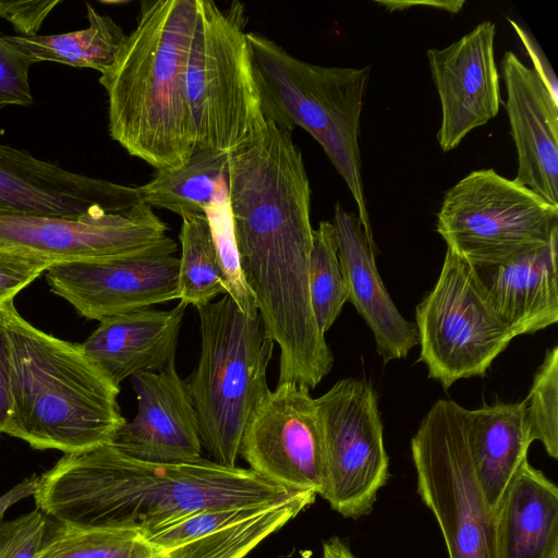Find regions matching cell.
Returning <instances> with one entry per match:
<instances>
[{
	"label": "cell",
	"instance_id": "cell-1",
	"mask_svg": "<svg viewBox=\"0 0 558 558\" xmlns=\"http://www.w3.org/2000/svg\"><path fill=\"white\" fill-rule=\"evenodd\" d=\"M294 492L251 469L202 457L183 463L146 462L108 442L64 453L38 477L33 496L37 509L63 525L145 533L194 511L264 504Z\"/></svg>",
	"mask_w": 558,
	"mask_h": 558
},
{
	"label": "cell",
	"instance_id": "cell-2",
	"mask_svg": "<svg viewBox=\"0 0 558 558\" xmlns=\"http://www.w3.org/2000/svg\"><path fill=\"white\" fill-rule=\"evenodd\" d=\"M196 19V0L142 1L136 26L99 77L110 136L157 170L182 166L195 149L186 70Z\"/></svg>",
	"mask_w": 558,
	"mask_h": 558
},
{
	"label": "cell",
	"instance_id": "cell-3",
	"mask_svg": "<svg viewBox=\"0 0 558 558\" xmlns=\"http://www.w3.org/2000/svg\"><path fill=\"white\" fill-rule=\"evenodd\" d=\"M11 343V415L3 433L38 450L64 453L111 442L126 420L113 385L81 344L29 324L14 302L1 305Z\"/></svg>",
	"mask_w": 558,
	"mask_h": 558
},
{
	"label": "cell",
	"instance_id": "cell-4",
	"mask_svg": "<svg viewBox=\"0 0 558 558\" xmlns=\"http://www.w3.org/2000/svg\"><path fill=\"white\" fill-rule=\"evenodd\" d=\"M254 69L267 120L291 133L304 129L324 149L357 206V218L374 247L361 175L360 118L371 66L312 64L270 38L250 32Z\"/></svg>",
	"mask_w": 558,
	"mask_h": 558
},
{
	"label": "cell",
	"instance_id": "cell-5",
	"mask_svg": "<svg viewBox=\"0 0 558 558\" xmlns=\"http://www.w3.org/2000/svg\"><path fill=\"white\" fill-rule=\"evenodd\" d=\"M196 310L201 353L185 384L202 446L213 461L233 468L246 422L270 391L267 367L275 342L259 315L243 314L227 294Z\"/></svg>",
	"mask_w": 558,
	"mask_h": 558
},
{
	"label": "cell",
	"instance_id": "cell-6",
	"mask_svg": "<svg viewBox=\"0 0 558 558\" xmlns=\"http://www.w3.org/2000/svg\"><path fill=\"white\" fill-rule=\"evenodd\" d=\"M186 70L195 148L231 154L259 137L268 120L244 31L245 9L196 0Z\"/></svg>",
	"mask_w": 558,
	"mask_h": 558
},
{
	"label": "cell",
	"instance_id": "cell-7",
	"mask_svg": "<svg viewBox=\"0 0 558 558\" xmlns=\"http://www.w3.org/2000/svg\"><path fill=\"white\" fill-rule=\"evenodd\" d=\"M417 493L440 527L449 558H494L495 514L474 469L469 409L435 402L411 439Z\"/></svg>",
	"mask_w": 558,
	"mask_h": 558
},
{
	"label": "cell",
	"instance_id": "cell-8",
	"mask_svg": "<svg viewBox=\"0 0 558 558\" xmlns=\"http://www.w3.org/2000/svg\"><path fill=\"white\" fill-rule=\"evenodd\" d=\"M436 230L469 263L496 260L558 236V206L494 169L466 174L444 195Z\"/></svg>",
	"mask_w": 558,
	"mask_h": 558
},
{
	"label": "cell",
	"instance_id": "cell-9",
	"mask_svg": "<svg viewBox=\"0 0 558 558\" xmlns=\"http://www.w3.org/2000/svg\"><path fill=\"white\" fill-rule=\"evenodd\" d=\"M415 318L418 360L445 389L460 379L485 376L517 337L488 302L469 262L448 248Z\"/></svg>",
	"mask_w": 558,
	"mask_h": 558
},
{
	"label": "cell",
	"instance_id": "cell-10",
	"mask_svg": "<svg viewBox=\"0 0 558 558\" xmlns=\"http://www.w3.org/2000/svg\"><path fill=\"white\" fill-rule=\"evenodd\" d=\"M325 459L322 497L344 518L367 515L389 477L377 395L347 377L315 398Z\"/></svg>",
	"mask_w": 558,
	"mask_h": 558
},
{
	"label": "cell",
	"instance_id": "cell-11",
	"mask_svg": "<svg viewBox=\"0 0 558 558\" xmlns=\"http://www.w3.org/2000/svg\"><path fill=\"white\" fill-rule=\"evenodd\" d=\"M167 225L141 202L121 213L56 217L0 208V248L52 264L102 259L148 251L167 236Z\"/></svg>",
	"mask_w": 558,
	"mask_h": 558
},
{
	"label": "cell",
	"instance_id": "cell-12",
	"mask_svg": "<svg viewBox=\"0 0 558 558\" xmlns=\"http://www.w3.org/2000/svg\"><path fill=\"white\" fill-rule=\"evenodd\" d=\"M240 454L265 480L322 496L324 448L310 388L293 381L277 384L250 415Z\"/></svg>",
	"mask_w": 558,
	"mask_h": 558
},
{
	"label": "cell",
	"instance_id": "cell-13",
	"mask_svg": "<svg viewBox=\"0 0 558 558\" xmlns=\"http://www.w3.org/2000/svg\"><path fill=\"white\" fill-rule=\"evenodd\" d=\"M177 242L102 259L57 263L46 270L50 291L87 318L102 320L177 300Z\"/></svg>",
	"mask_w": 558,
	"mask_h": 558
},
{
	"label": "cell",
	"instance_id": "cell-14",
	"mask_svg": "<svg viewBox=\"0 0 558 558\" xmlns=\"http://www.w3.org/2000/svg\"><path fill=\"white\" fill-rule=\"evenodd\" d=\"M495 36L496 25L484 21L449 46L426 53L441 106L436 137L442 151L457 148L471 131L499 112Z\"/></svg>",
	"mask_w": 558,
	"mask_h": 558
},
{
	"label": "cell",
	"instance_id": "cell-15",
	"mask_svg": "<svg viewBox=\"0 0 558 558\" xmlns=\"http://www.w3.org/2000/svg\"><path fill=\"white\" fill-rule=\"evenodd\" d=\"M137 186L69 171L0 143V208L40 216L121 213L141 203Z\"/></svg>",
	"mask_w": 558,
	"mask_h": 558
},
{
	"label": "cell",
	"instance_id": "cell-16",
	"mask_svg": "<svg viewBox=\"0 0 558 558\" xmlns=\"http://www.w3.org/2000/svg\"><path fill=\"white\" fill-rule=\"evenodd\" d=\"M316 496L299 490L264 504L203 509L142 534L163 558H245L310 507Z\"/></svg>",
	"mask_w": 558,
	"mask_h": 558
},
{
	"label": "cell",
	"instance_id": "cell-17",
	"mask_svg": "<svg viewBox=\"0 0 558 558\" xmlns=\"http://www.w3.org/2000/svg\"><path fill=\"white\" fill-rule=\"evenodd\" d=\"M137 413L111 440L120 452L146 462L183 463L201 458L196 411L175 361L131 376Z\"/></svg>",
	"mask_w": 558,
	"mask_h": 558
},
{
	"label": "cell",
	"instance_id": "cell-18",
	"mask_svg": "<svg viewBox=\"0 0 558 558\" xmlns=\"http://www.w3.org/2000/svg\"><path fill=\"white\" fill-rule=\"evenodd\" d=\"M500 68L518 155L514 180L558 206V102L512 51L505 52Z\"/></svg>",
	"mask_w": 558,
	"mask_h": 558
},
{
	"label": "cell",
	"instance_id": "cell-19",
	"mask_svg": "<svg viewBox=\"0 0 558 558\" xmlns=\"http://www.w3.org/2000/svg\"><path fill=\"white\" fill-rule=\"evenodd\" d=\"M557 244L558 236L505 258L469 263L488 302L517 337L558 322Z\"/></svg>",
	"mask_w": 558,
	"mask_h": 558
},
{
	"label": "cell",
	"instance_id": "cell-20",
	"mask_svg": "<svg viewBox=\"0 0 558 558\" xmlns=\"http://www.w3.org/2000/svg\"><path fill=\"white\" fill-rule=\"evenodd\" d=\"M332 225L349 302L369 327L384 363L404 359L418 344L414 323L405 319L390 298L378 272L375 247L352 213L336 203Z\"/></svg>",
	"mask_w": 558,
	"mask_h": 558
},
{
	"label": "cell",
	"instance_id": "cell-21",
	"mask_svg": "<svg viewBox=\"0 0 558 558\" xmlns=\"http://www.w3.org/2000/svg\"><path fill=\"white\" fill-rule=\"evenodd\" d=\"M186 305L170 311L138 310L99 322L81 344L86 356L117 387L140 372L160 371L175 361Z\"/></svg>",
	"mask_w": 558,
	"mask_h": 558
},
{
	"label": "cell",
	"instance_id": "cell-22",
	"mask_svg": "<svg viewBox=\"0 0 558 558\" xmlns=\"http://www.w3.org/2000/svg\"><path fill=\"white\" fill-rule=\"evenodd\" d=\"M494 558H558V488L527 460L496 508Z\"/></svg>",
	"mask_w": 558,
	"mask_h": 558
},
{
	"label": "cell",
	"instance_id": "cell-23",
	"mask_svg": "<svg viewBox=\"0 0 558 558\" xmlns=\"http://www.w3.org/2000/svg\"><path fill=\"white\" fill-rule=\"evenodd\" d=\"M532 442L522 402L496 400L469 410L471 457L494 514L508 485L527 460Z\"/></svg>",
	"mask_w": 558,
	"mask_h": 558
},
{
	"label": "cell",
	"instance_id": "cell-24",
	"mask_svg": "<svg viewBox=\"0 0 558 558\" xmlns=\"http://www.w3.org/2000/svg\"><path fill=\"white\" fill-rule=\"evenodd\" d=\"M230 154L195 148L182 166L157 170L137 186L141 201L170 210L181 218L205 215L219 190L228 184Z\"/></svg>",
	"mask_w": 558,
	"mask_h": 558
},
{
	"label": "cell",
	"instance_id": "cell-25",
	"mask_svg": "<svg viewBox=\"0 0 558 558\" xmlns=\"http://www.w3.org/2000/svg\"><path fill=\"white\" fill-rule=\"evenodd\" d=\"M88 26L85 29L53 35H3L10 44L34 61H51L105 73L114 62L126 35L109 16L86 3Z\"/></svg>",
	"mask_w": 558,
	"mask_h": 558
},
{
	"label": "cell",
	"instance_id": "cell-26",
	"mask_svg": "<svg viewBox=\"0 0 558 558\" xmlns=\"http://www.w3.org/2000/svg\"><path fill=\"white\" fill-rule=\"evenodd\" d=\"M179 241L177 300L198 308L227 294L206 216L182 217Z\"/></svg>",
	"mask_w": 558,
	"mask_h": 558
},
{
	"label": "cell",
	"instance_id": "cell-27",
	"mask_svg": "<svg viewBox=\"0 0 558 558\" xmlns=\"http://www.w3.org/2000/svg\"><path fill=\"white\" fill-rule=\"evenodd\" d=\"M36 558H163V554L136 530L60 524Z\"/></svg>",
	"mask_w": 558,
	"mask_h": 558
},
{
	"label": "cell",
	"instance_id": "cell-28",
	"mask_svg": "<svg viewBox=\"0 0 558 558\" xmlns=\"http://www.w3.org/2000/svg\"><path fill=\"white\" fill-rule=\"evenodd\" d=\"M308 290L316 325L325 336L349 300L336 232L330 221H320L313 230Z\"/></svg>",
	"mask_w": 558,
	"mask_h": 558
},
{
	"label": "cell",
	"instance_id": "cell-29",
	"mask_svg": "<svg viewBox=\"0 0 558 558\" xmlns=\"http://www.w3.org/2000/svg\"><path fill=\"white\" fill-rule=\"evenodd\" d=\"M205 216L208 220L227 295L233 300L243 314L250 317L257 316L258 311L254 298L241 268L228 203V184L219 190L215 199L206 207Z\"/></svg>",
	"mask_w": 558,
	"mask_h": 558
},
{
	"label": "cell",
	"instance_id": "cell-30",
	"mask_svg": "<svg viewBox=\"0 0 558 558\" xmlns=\"http://www.w3.org/2000/svg\"><path fill=\"white\" fill-rule=\"evenodd\" d=\"M522 402L532 441L543 444L558 459V345L545 353Z\"/></svg>",
	"mask_w": 558,
	"mask_h": 558
},
{
	"label": "cell",
	"instance_id": "cell-31",
	"mask_svg": "<svg viewBox=\"0 0 558 558\" xmlns=\"http://www.w3.org/2000/svg\"><path fill=\"white\" fill-rule=\"evenodd\" d=\"M47 515L35 509L0 521V558H36L46 541Z\"/></svg>",
	"mask_w": 558,
	"mask_h": 558
},
{
	"label": "cell",
	"instance_id": "cell-32",
	"mask_svg": "<svg viewBox=\"0 0 558 558\" xmlns=\"http://www.w3.org/2000/svg\"><path fill=\"white\" fill-rule=\"evenodd\" d=\"M34 63L28 54L0 36V110L34 102L28 80Z\"/></svg>",
	"mask_w": 558,
	"mask_h": 558
},
{
	"label": "cell",
	"instance_id": "cell-33",
	"mask_svg": "<svg viewBox=\"0 0 558 558\" xmlns=\"http://www.w3.org/2000/svg\"><path fill=\"white\" fill-rule=\"evenodd\" d=\"M53 265L40 257L19 251L0 248V306Z\"/></svg>",
	"mask_w": 558,
	"mask_h": 558
},
{
	"label": "cell",
	"instance_id": "cell-34",
	"mask_svg": "<svg viewBox=\"0 0 558 558\" xmlns=\"http://www.w3.org/2000/svg\"><path fill=\"white\" fill-rule=\"evenodd\" d=\"M49 1H1L0 17L9 21L19 36L37 35L44 20L59 4Z\"/></svg>",
	"mask_w": 558,
	"mask_h": 558
},
{
	"label": "cell",
	"instance_id": "cell-35",
	"mask_svg": "<svg viewBox=\"0 0 558 558\" xmlns=\"http://www.w3.org/2000/svg\"><path fill=\"white\" fill-rule=\"evenodd\" d=\"M11 343L7 320L0 306V434L3 433L11 415Z\"/></svg>",
	"mask_w": 558,
	"mask_h": 558
},
{
	"label": "cell",
	"instance_id": "cell-36",
	"mask_svg": "<svg viewBox=\"0 0 558 558\" xmlns=\"http://www.w3.org/2000/svg\"><path fill=\"white\" fill-rule=\"evenodd\" d=\"M512 28L517 32L519 38L524 45L527 54L533 61L534 68L532 69L542 83L545 85L555 101L558 102V84L551 65L544 56L541 47L533 39V37L523 29L517 22L509 20Z\"/></svg>",
	"mask_w": 558,
	"mask_h": 558
},
{
	"label": "cell",
	"instance_id": "cell-37",
	"mask_svg": "<svg viewBox=\"0 0 558 558\" xmlns=\"http://www.w3.org/2000/svg\"><path fill=\"white\" fill-rule=\"evenodd\" d=\"M37 482L38 477L33 475L32 477H28L19 483L16 486H14L12 489H10L8 493L0 497V521L4 512L13 504L34 494L37 486Z\"/></svg>",
	"mask_w": 558,
	"mask_h": 558
},
{
	"label": "cell",
	"instance_id": "cell-38",
	"mask_svg": "<svg viewBox=\"0 0 558 558\" xmlns=\"http://www.w3.org/2000/svg\"><path fill=\"white\" fill-rule=\"evenodd\" d=\"M320 558H356L349 546L339 537L333 536L323 543Z\"/></svg>",
	"mask_w": 558,
	"mask_h": 558
}]
</instances>
